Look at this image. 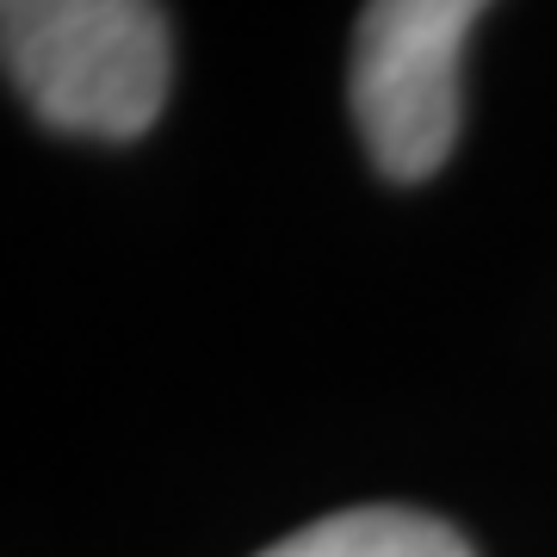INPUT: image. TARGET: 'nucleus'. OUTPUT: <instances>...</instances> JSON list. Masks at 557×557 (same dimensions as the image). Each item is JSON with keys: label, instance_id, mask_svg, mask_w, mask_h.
Returning a JSON list of instances; mask_svg holds the SVG:
<instances>
[{"label": "nucleus", "instance_id": "nucleus-1", "mask_svg": "<svg viewBox=\"0 0 557 557\" xmlns=\"http://www.w3.org/2000/svg\"><path fill=\"white\" fill-rule=\"evenodd\" d=\"M0 50L32 112L69 137H143L174 81L156 0H0Z\"/></svg>", "mask_w": 557, "mask_h": 557}, {"label": "nucleus", "instance_id": "nucleus-2", "mask_svg": "<svg viewBox=\"0 0 557 557\" xmlns=\"http://www.w3.org/2000/svg\"><path fill=\"white\" fill-rule=\"evenodd\" d=\"M490 0H366L354 38V119L391 180H428L458 143V57Z\"/></svg>", "mask_w": 557, "mask_h": 557}, {"label": "nucleus", "instance_id": "nucleus-3", "mask_svg": "<svg viewBox=\"0 0 557 557\" xmlns=\"http://www.w3.org/2000/svg\"><path fill=\"white\" fill-rule=\"evenodd\" d=\"M255 557H471V545L421 508H341Z\"/></svg>", "mask_w": 557, "mask_h": 557}]
</instances>
